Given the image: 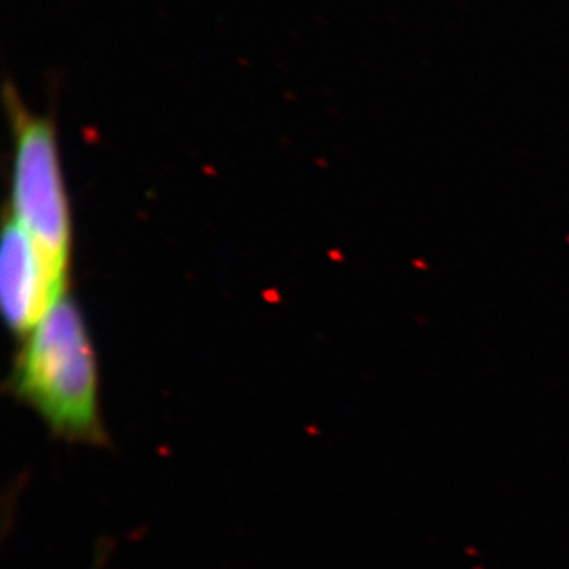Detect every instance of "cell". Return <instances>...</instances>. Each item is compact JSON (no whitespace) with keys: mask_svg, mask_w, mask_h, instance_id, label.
<instances>
[{"mask_svg":"<svg viewBox=\"0 0 569 569\" xmlns=\"http://www.w3.org/2000/svg\"><path fill=\"white\" fill-rule=\"evenodd\" d=\"M27 336L13 395L64 441H102L97 358L78 307L63 297Z\"/></svg>","mask_w":569,"mask_h":569,"instance_id":"1","label":"cell"},{"mask_svg":"<svg viewBox=\"0 0 569 569\" xmlns=\"http://www.w3.org/2000/svg\"><path fill=\"white\" fill-rule=\"evenodd\" d=\"M11 209L17 226L67 269L70 249L69 201L61 176L54 129L41 119L17 126Z\"/></svg>","mask_w":569,"mask_h":569,"instance_id":"2","label":"cell"},{"mask_svg":"<svg viewBox=\"0 0 569 569\" xmlns=\"http://www.w3.org/2000/svg\"><path fill=\"white\" fill-rule=\"evenodd\" d=\"M64 273L43 249L11 220L0 246V299L8 327L30 332L64 297Z\"/></svg>","mask_w":569,"mask_h":569,"instance_id":"3","label":"cell"}]
</instances>
